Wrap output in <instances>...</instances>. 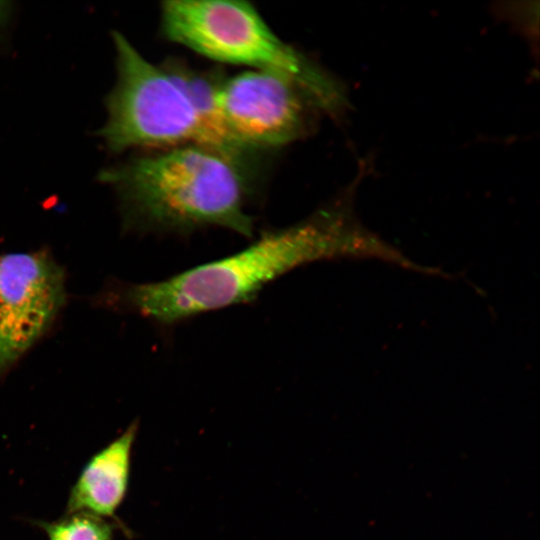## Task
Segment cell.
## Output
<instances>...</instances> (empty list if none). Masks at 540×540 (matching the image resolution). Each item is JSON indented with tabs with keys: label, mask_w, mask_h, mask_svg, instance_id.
Masks as SVG:
<instances>
[{
	"label": "cell",
	"mask_w": 540,
	"mask_h": 540,
	"mask_svg": "<svg viewBox=\"0 0 540 540\" xmlns=\"http://www.w3.org/2000/svg\"><path fill=\"white\" fill-rule=\"evenodd\" d=\"M216 103L226 131L248 151L298 139L313 104L290 80L257 70L219 80Z\"/></svg>",
	"instance_id": "5"
},
{
	"label": "cell",
	"mask_w": 540,
	"mask_h": 540,
	"mask_svg": "<svg viewBox=\"0 0 540 540\" xmlns=\"http://www.w3.org/2000/svg\"><path fill=\"white\" fill-rule=\"evenodd\" d=\"M112 40L117 80L106 99L107 119L99 132L110 151L201 146L240 163L247 151L199 111L163 65L144 58L118 31Z\"/></svg>",
	"instance_id": "3"
},
{
	"label": "cell",
	"mask_w": 540,
	"mask_h": 540,
	"mask_svg": "<svg viewBox=\"0 0 540 540\" xmlns=\"http://www.w3.org/2000/svg\"><path fill=\"white\" fill-rule=\"evenodd\" d=\"M65 301L64 271L47 252L0 255V376L45 334Z\"/></svg>",
	"instance_id": "6"
},
{
	"label": "cell",
	"mask_w": 540,
	"mask_h": 540,
	"mask_svg": "<svg viewBox=\"0 0 540 540\" xmlns=\"http://www.w3.org/2000/svg\"><path fill=\"white\" fill-rule=\"evenodd\" d=\"M10 12V3L6 1H0V26L6 20Z\"/></svg>",
	"instance_id": "9"
},
{
	"label": "cell",
	"mask_w": 540,
	"mask_h": 540,
	"mask_svg": "<svg viewBox=\"0 0 540 540\" xmlns=\"http://www.w3.org/2000/svg\"><path fill=\"white\" fill-rule=\"evenodd\" d=\"M136 432L134 423L89 459L69 492L66 513L115 517L128 490Z\"/></svg>",
	"instance_id": "7"
},
{
	"label": "cell",
	"mask_w": 540,
	"mask_h": 540,
	"mask_svg": "<svg viewBox=\"0 0 540 540\" xmlns=\"http://www.w3.org/2000/svg\"><path fill=\"white\" fill-rule=\"evenodd\" d=\"M385 241L336 211H322L292 226L269 231L243 250L157 282L123 289L122 303L162 325L253 300L270 282L314 261L377 258Z\"/></svg>",
	"instance_id": "1"
},
{
	"label": "cell",
	"mask_w": 540,
	"mask_h": 540,
	"mask_svg": "<svg viewBox=\"0 0 540 540\" xmlns=\"http://www.w3.org/2000/svg\"><path fill=\"white\" fill-rule=\"evenodd\" d=\"M165 36L205 57L282 76L316 107L333 109L339 98L327 76L279 38L249 3L169 0L161 6Z\"/></svg>",
	"instance_id": "4"
},
{
	"label": "cell",
	"mask_w": 540,
	"mask_h": 540,
	"mask_svg": "<svg viewBox=\"0 0 540 540\" xmlns=\"http://www.w3.org/2000/svg\"><path fill=\"white\" fill-rule=\"evenodd\" d=\"M239 164L210 148L182 146L133 157L103 170L100 180L138 228L189 233L215 226L251 237Z\"/></svg>",
	"instance_id": "2"
},
{
	"label": "cell",
	"mask_w": 540,
	"mask_h": 540,
	"mask_svg": "<svg viewBox=\"0 0 540 540\" xmlns=\"http://www.w3.org/2000/svg\"><path fill=\"white\" fill-rule=\"evenodd\" d=\"M48 540H113L114 525L87 512L65 513L52 522H37Z\"/></svg>",
	"instance_id": "8"
}]
</instances>
